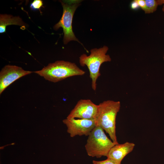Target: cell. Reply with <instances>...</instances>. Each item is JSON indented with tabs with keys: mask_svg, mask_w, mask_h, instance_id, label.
I'll return each mask as SVG.
<instances>
[{
	"mask_svg": "<svg viewBox=\"0 0 164 164\" xmlns=\"http://www.w3.org/2000/svg\"><path fill=\"white\" fill-rule=\"evenodd\" d=\"M120 107L119 101H104L98 105L95 119L96 126H99L105 131L115 145L118 143L116 135V120Z\"/></svg>",
	"mask_w": 164,
	"mask_h": 164,
	"instance_id": "cell-1",
	"label": "cell"
},
{
	"mask_svg": "<svg viewBox=\"0 0 164 164\" xmlns=\"http://www.w3.org/2000/svg\"><path fill=\"white\" fill-rule=\"evenodd\" d=\"M34 73L49 81L56 83L69 77L83 75L85 72L74 63L58 60Z\"/></svg>",
	"mask_w": 164,
	"mask_h": 164,
	"instance_id": "cell-2",
	"label": "cell"
},
{
	"mask_svg": "<svg viewBox=\"0 0 164 164\" xmlns=\"http://www.w3.org/2000/svg\"><path fill=\"white\" fill-rule=\"evenodd\" d=\"M108 50V47L106 46L99 48H93L90 50L91 53L89 56L83 54L79 57L80 65L86 66L88 69L91 80V87L94 91L96 90L97 80L101 75V66L104 62L111 61L110 56L106 54Z\"/></svg>",
	"mask_w": 164,
	"mask_h": 164,
	"instance_id": "cell-3",
	"label": "cell"
},
{
	"mask_svg": "<svg viewBox=\"0 0 164 164\" xmlns=\"http://www.w3.org/2000/svg\"><path fill=\"white\" fill-rule=\"evenodd\" d=\"M115 145L106 135L104 130L99 126H96L88 135L85 147L88 156L100 158L107 156Z\"/></svg>",
	"mask_w": 164,
	"mask_h": 164,
	"instance_id": "cell-4",
	"label": "cell"
},
{
	"mask_svg": "<svg viewBox=\"0 0 164 164\" xmlns=\"http://www.w3.org/2000/svg\"><path fill=\"white\" fill-rule=\"evenodd\" d=\"M81 1L79 0L60 1L63 8V12L59 22L53 26L55 30L62 28L64 33L63 42L66 44L71 41L78 42L84 47L75 36L72 29V21L75 12L80 5Z\"/></svg>",
	"mask_w": 164,
	"mask_h": 164,
	"instance_id": "cell-5",
	"label": "cell"
},
{
	"mask_svg": "<svg viewBox=\"0 0 164 164\" xmlns=\"http://www.w3.org/2000/svg\"><path fill=\"white\" fill-rule=\"evenodd\" d=\"M63 121L67 127V132L72 137L76 135L88 136L96 126L95 119L67 118Z\"/></svg>",
	"mask_w": 164,
	"mask_h": 164,
	"instance_id": "cell-6",
	"label": "cell"
},
{
	"mask_svg": "<svg viewBox=\"0 0 164 164\" xmlns=\"http://www.w3.org/2000/svg\"><path fill=\"white\" fill-rule=\"evenodd\" d=\"M98 108V105L91 100L81 99L78 101L67 118L94 120Z\"/></svg>",
	"mask_w": 164,
	"mask_h": 164,
	"instance_id": "cell-7",
	"label": "cell"
},
{
	"mask_svg": "<svg viewBox=\"0 0 164 164\" xmlns=\"http://www.w3.org/2000/svg\"><path fill=\"white\" fill-rule=\"evenodd\" d=\"M32 73V71L25 70L16 66H5L0 72V94L15 81Z\"/></svg>",
	"mask_w": 164,
	"mask_h": 164,
	"instance_id": "cell-8",
	"label": "cell"
},
{
	"mask_svg": "<svg viewBox=\"0 0 164 164\" xmlns=\"http://www.w3.org/2000/svg\"><path fill=\"white\" fill-rule=\"evenodd\" d=\"M135 144L126 142L123 144L115 145L109 151L106 156L107 159L112 160L119 163L124 158L133 150Z\"/></svg>",
	"mask_w": 164,
	"mask_h": 164,
	"instance_id": "cell-9",
	"label": "cell"
},
{
	"mask_svg": "<svg viewBox=\"0 0 164 164\" xmlns=\"http://www.w3.org/2000/svg\"><path fill=\"white\" fill-rule=\"evenodd\" d=\"M14 25L20 26L25 28L26 24L19 16H14L6 14H1L0 15V33L6 32L7 26Z\"/></svg>",
	"mask_w": 164,
	"mask_h": 164,
	"instance_id": "cell-10",
	"label": "cell"
},
{
	"mask_svg": "<svg viewBox=\"0 0 164 164\" xmlns=\"http://www.w3.org/2000/svg\"><path fill=\"white\" fill-rule=\"evenodd\" d=\"M146 9L144 12L146 14L152 13L155 11L159 5L163 4V0H145Z\"/></svg>",
	"mask_w": 164,
	"mask_h": 164,
	"instance_id": "cell-11",
	"label": "cell"
},
{
	"mask_svg": "<svg viewBox=\"0 0 164 164\" xmlns=\"http://www.w3.org/2000/svg\"><path fill=\"white\" fill-rule=\"evenodd\" d=\"M43 5V2L41 0H35L30 4V7L33 10L40 9Z\"/></svg>",
	"mask_w": 164,
	"mask_h": 164,
	"instance_id": "cell-12",
	"label": "cell"
},
{
	"mask_svg": "<svg viewBox=\"0 0 164 164\" xmlns=\"http://www.w3.org/2000/svg\"><path fill=\"white\" fill-rule=\"evenodd\" d=\"M92 163L93 164H121L109 159L102 161L93 160Z\"/></svg>",
	"mask_w": 164,
	"mask_h": 164,
	"instance_id": "cell-13",
	"label": "cell"
},
{
	"mask_svg": "<svg viewBox=\"0 0 164 164\" xmlns=\"http://www.w3.org/2000/svg\"><path fill=\"white\" fill-rule=\"evenodd\" d=\"M139 7L144 11L146 9V4L145 0H136Z\"/></svg>",
	"mask_w": 164,
	"mask_h": 164,
	"instance_id": "cell-14",
	"label": "cell"
},
{
	"mask_svg": "<svg viewBox=\"0 0 164 164\" xmlns=\"http://www.w3.org/2000/svg\"><path fill=\"white\" fill-rule=\"evenodd\" d=\"M130 6L131 8L133 9H137L139 7L136 0H134L132 2Z\"/></svg>",
	"mask_w": 164,
	"mask_h": 164,
	"instance_id": "cell-15",
	"label": "cell"
},
{
	"mask_svg": "<svg viewBox=\"0 0 164 164\" xmlns=\"http://www.w3.org/2000/svg\"><path fill=\"white\" fill-rule=\"evenodd\" d=\"M163 7L162 8V11L164 12V0H163Z\"/></svg>",
	"mask_w": 164,
	"mask_h": 164,
	"instance_id": "cell-16",
	"label": "cell"
},
{
	"mask_svg": "<svg viewBox=\"0 0 164 164\" xmlns=\"http://www.w3.org/2000/svg\"><path fill=\"white\" fill-rule=\"evenodd\" d=\"M163 59H164V57H163Z\"/></svg>",
	"mask_w": 164,
	"mask_h": 164,
	"instance_id": "cell-17",
	"label": "cell"
}]
</instances>
